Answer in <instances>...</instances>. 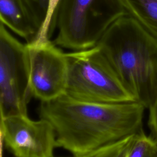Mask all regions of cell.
Wrapping results in <instances>:
<instances>
[{
	"instance_id": "obj_1",
	"label": "cell",
	"mask_w": 157,
	"mask_h": 157,
	"mask_svg": "<svg viewBox=\"0 0 157 157\" xmlns=\"http://www.w3.org/2000/svg\"><path fill=\"white\" fill-rule=\"evenodd\" d=\"M145 109L137 101L99 103L63 94L40 102L39 115L53 127L57 147L75 156L142 131Z\"/></svg>"
},
{
	"instance_id": "obj_2",
	"label": "cell",
	"mask_w": 157,
	"mask_h": 157,
	"mask_svg": "<svg viewBox=\"0 0 157 157\" xmlns=\"http://www.w3.org/2000/svg\"><path fill=\"white\" fill-rule=\"evenodd\" d=\"M97 46L126 89L148 109L157 97V41L126 15L107 29Z\"/></svg>"
},
{
	"instance_id": "obj_3",
	"label": "cell",
	"mask_w": 157,
	"mask_h": 157,
	"mask_svg": "<svg viewBox=\"0 0 157 157\" xmlns=\"http://www.w3.org/2000/svg\"><path fill=\"white\" fill-rule=\"evenodd\" d=\"M126 15L120 0H61L53 42L71 51L94 47L107 29Z\"/></svg>"
},
{
	"instance_id": "obj_4",
	"label": "cell",
	"mask_w": 157,
	"mask_h": 157,
	"mask_svg": "<svg viewBox=\"0 0 157 157\" xmlns=\"http://www.w3.org/2000/svg\"><path fill=\"white\" fill-rule=\"evenodd\" d=\"M67 78L65 93L88 102L136 101L126 89L98 46L66 53Z\"/></svg>"
},
{
	"instance_id": "obj_5",
	"label": "cell",
	"mask_w": 157,
	"mask_h": 157,
	"mask_svg": "<svg viewBox=\"0 0 157 157\" xmlns=\"http://www.w3.org/2000/svg\"><path fill=\"white\" fill-rule=\"evenodd\" d=\"M32 97L29 82L27 44L0 26V105L1 118L28 115L27 105Z\"/></svg>"
},
{
	"instance_id": "obj_6",
	"label": "cell",
	"mask_w": 157,
	"mask_h": 157,
	"mask_svg": "<svg viewBox=\"0 0 157 157\" xmlns=\"http://www.w3.org/2000/svg\"><path fill=\"white\" fill-rule=\"evenodd\" d=\"M27 46L32 97L45 102L64 94L67 78L66 53L50 40L28 43Z\"/></svg>"
},
{
	"instance_id": "obj_7",
	"label": "cell",
	"mask_w": 157,
	"mask_h": 157,
	"mask_svg": "<svg viewBox=\"0 0 157 157\" xmlns=\"http://www.w3.org/2000/svg\"><path fill=\"white\" fill-rule=\"evenodd\" d=\"M1 128L4 145L15 157H55L56 134L47 120L11 115L1 118Z\"/></svg>"
},
{
	"instance_id": "obj_8",
	"label": "cell",
	"mask_w": 157,
	"mask_h": 157,
	"mask_svg": "<svg viewBox=\"0 0 157 157\" xmlns=\"http://www.w3.org/2000/svg\"><path fill=\"white\" fill-rule=\"evenodd\" d=\"M0 18L1 23L27 44L34 40L39 30L21 0H0Z\"/></svg>"
},
{
	"instance_id": "obj_9",
	"label": "cell",
	"mask_w": 157,
	"mask_h": 157,
	"mask_svg": "<svg viewBox=\"0 0 157 157\" xmlns=\"http://www.w3.org/2000/svg\"><path fill=\"white\" fill-rule=\"evenodd\" d=\"M127 15L157 41V0H120Z\"/></svg>"
},
{
	"instance_id": "obj_10",
	"label": "cell",
	"mask_w": 157,
	"mask_h": 157,
	"mask_svg": "<svg viewBox=\"0 0 157 157\" xmlns=\"http://www.w3.org/2000/svg\"><path fill=\"white\" fill-rule=\"evenodd\" d=\"M136 135H131L90 152L72 157H127Z\"/></svg>"
},
{
	"instance_id": "obj_11",
	"label": "cell",
	"mask_w": 157,
	"mask_h": 157,
	"mask_svg": "<svg viewBox=\"0 0 157 157\" xmlns=\"http://www.w3.org/2000/svg\"><path fill=\"white\" fill-rule=\"evenodd\" d=\"M127 157H157V143L142 131L136 135Z\"/></svg>"
},
{
	"instance_id": "obj_12",
	"label": "cell",
	"mask_w": 157,
	"mask_h": 157,
	"mask_svg": "<svg viewBox=\"0 0 157 157\" xmlns=\"http://www.w3.org/2000/svg\"><path fill=\"white\" fill-rule=\"evenodd\" d=\"M60 1L61 0H49L44 23L39 30L36 38L31 42L40 43L50 40V37L55 29L56 13Z\"/></svg>"
},
{
	"instance_id": "obj_13",
	"label": "cell",
	"mask_w": 157,
	"mask_h": 157,
	"mask_svg": "<svg viewBox=\"0 0 157 157\" xmlns=\"http://www.w3.org/2000/svg\"><path fill=\"white\" fill-rule=\"evenodd\" d=\"M39 28L45 20L49 0H21Z\"/></svg>"
},
{
	"instance_id": "obj_14",
	"label": "cell",
	"mask_w": 157,
	"mask_h": 157,
	"mask_svg": "<svg viewBox=\"0 0 157 157\" xmlns=\"http://www.w3.org/2000/svg\"><path fill=\"white\" fill-rule=\"evenodd\" d=\"M148 109V126L150 131V136L157 143V97Z\"/></svg>"
}]
</instances>
